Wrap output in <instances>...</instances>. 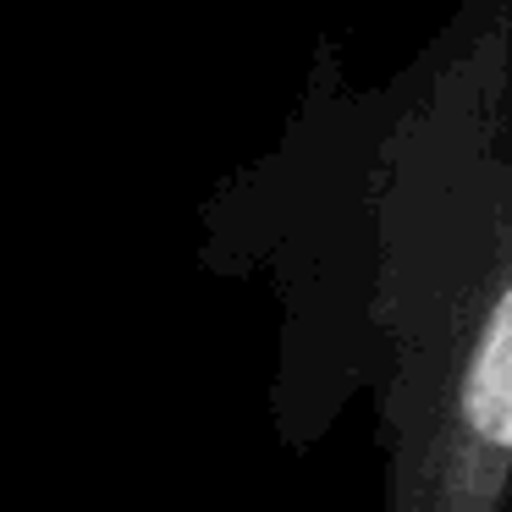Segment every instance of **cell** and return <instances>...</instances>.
Returning <instances> with one entry per match:
<instances>
[{"mask_svg":"<svg viewBox=\"0 0 512 512\" xmlns=\"http://www.w3.org/2000/svg\"><path fill=\"white\" fill-rule=\"evenodd\" d=\"M281 182L303 243L281 408L325 430L364 391L380 430L512 226V0H457L397 78L303 111Z\"/></svg>","mask_w":512,"mask_h":512,"instance_id":"1","label":"cell"},{"mask_svg":"<svg viewBox=\"0 0 512 512\" xmlns=\"http://www.w3.org/2000/svg\"><path fill=\"white\" fill-rule=\"evenodd\" d=\"M375 435L380 512H512V226L430 380Z\"/></svg>","mask_w":512,"mask_h":512,"instance_id":"2","label":"cell"}]
</instances>
